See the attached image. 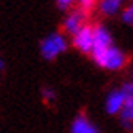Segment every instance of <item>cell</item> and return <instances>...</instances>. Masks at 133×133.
Returning <instances> with one entry per match:
<instances>
[{"label":"cell","instance_id":"obj_1","mask_svg":"<svg viewBox=\"0 0 133 133\" xmlns=\"http://www.w3.org/2000/svg\"><path fill=\"white\" fill-rule=\"evenodd\" d=\"M112 37L109 34V31L104 28V26L97 24L96 23V29H94V42H92V50H91V55H92V60H94L99 66H102V60H104V55L110 47H112Z\"/></svg>","mask_w":133,"mask_h":133},{"label":"cell","instance_id":"obj_3","mask_svg":"<svg viewBox=\"0 0 133 133\" xmlns=\"http://www.w3.org/2000/svg\"><path fill=\"white\" fill-rule=\"evenodd\" d=\"M66 50V41L62 37V34L54 32L49 37H45L41 42V54L47 60H54V58Z\"/></svg>","mask_w":133,"mask_h":133},{"label":"cell","instance_id":"obj_11","mask_svg":"<svg viewBox=\"0 0 133 133\" xmlns=\"http://www.w3.org/2000/svg\"><path fill=\"white\" fill-rule=\"evenodd\" d=\"M133 6L130 5V6H125V10H123V13H122V19L127 24H131L133 23Z\"/></svg>","mask_w":133,"mask_h":133},{"label":"cell","instance_id":"obj_13","mask_svg":"<svg viewBox=\"0 0 133 133\" xmlns=\"http://www.w3.org/2000/svg\"><path fill=\"white\" fill-rule=\"evenodd\" d=\"M41 92H42V96H44L45 101H54V99H55V92L52 89H49V88H42Z\"/></svg>","mask_w":133,"mask_h":133},{"label":"cell","instance_id":"obj_4","mask_svg":"<svg viewBox=\"0 0 133 133\" xmlns=\"http://www.w3.org/2000/svg\"><path fill=\"white\" fill-rule=\"evenodd\" d=\"M88 19H89V16H88V15H84V13L75 5V6H73V8L70 10V13L66 15V18L63 19L62 28H63L66 32H70V34L75 36L84 24H88Z\"/></svg>","mask_w":133,"mask_h":133},{"label":"cell","instance_id":"obj_10","mask_svg":"<svg viewBox=\"0 0 133 133\" xmlns=\"http://www.w3.org/2000/svg\"><path fill=\"white\" fill-rule=\"evenodd\" d=\"M131 117H133L131 107H123L122 109V123L125 128H131Z\"/></svg>","mask_w":133,"mask_h":133},{"label":"cell","instance_id":"obj_9","mask_svg":"<svg viewBox=\"0 0 133 133\" xmlns=\"http://www.w3.org/2000/svg\"><path fill=\"white\" fill-rule=\"evenodd\" d=\"M76 6L84 13V15H88V16L91 18V15L94 13L97 3H96V2H92V0H81V2H78V3H76Z\"/></svg>","mask_w":133,"mask_h":133},{"label":"cell","instance_id":"obj_12","mask_svg":"<svg viewBox=\"0 0 133 133\" xmlns=\"http://www.w3.org/2000/svg\"><path fill=\"white\" fill-rule=\"evenodd\" d=\"M57 6L60 10H63V11H70L73 6H75V2H71V0H58Z\"/></svg>","mask_w":133,"mask_h":133},{"label":"cell","instance_id":"obj_7","mask_svg":"<svg viewBox=\"0 0 133 133\" xmlns=\"http://www.w3.org/2000/svg\"><path fill=\"white\" fill-rule=\"evenodd\" d=\"M105 109H107L109 114L115 115L117 112H120L123 109V97L120 94V91H112L107 96V101H105Z\"/></svg>","mask_w":133,"mask_h":133},{"label":"cell","instance_id":"obj_14","mask_svg":"<svg viewBox=\"0 0 133 133\" xmlns=\"http://www.w3.org/2000/svg\"><path fill=\"white\" fill-rule=\"evenodd\" d=\"M0 68H3V62L2 60H0Z\"/></svg>","mask_w":133,"mask_h":133},{"label":"cell","instance_id":"obj_5","mask_svg":"<svg viewBox=\"0 0 133 133\" xmlns=\"http://www.w3.org/2000/svg\"><path fill=\"white\" fill-rule=\"evenodd\" d=\"M130 62L128 55H125L120 49H115V47H110L104 55V60H102V68H107V70H122L123 66H127Z\"/></svg>","mask_w":133,"mask_h":133},{"label":"cell","instance_id":"obj_8","mask_svg":"<svg viewBox=\"0 0 133 133\" xmlns=\"http://www.w3.org/2000/svg\"><path fill=\"white\" fill-rule=\"evenodd\" d=\"M99 8L104 15H114L120 8V2L118 0H104V2L99 3Z\"/></svg>","mask_w":133,"mask_h":133},{"label":"cell","instance_id":"obj_6","mask_svg":"<svg viewBox=\"0 0 133 133\" xmlns=\"http://www.w3.org/2000/svg\"><path fill=\"white\" fill-rule=\"evenodd\" d=\"M71 133H99V131L94 125L88 120V117L84 115V112H81V114L76 115L75 122L71 125Z\"/></svg>","mask_w":133,"mask_h":133},{"label":"cell","instance_id":"obj_2","mask_svg":"<svg viewBox=\"0 0 133 133\" xmlns=\"http://www.w3.org/2000/svg\"><path fill=\"white\" fill-rule=\"evenodd\" d=\"M94 29L96 23H88L73 36V47L78 49L81 54L89 55L92 50V42H94Z\"/></svg>","mask_w":133,"mask_h":133}]
</instances>
